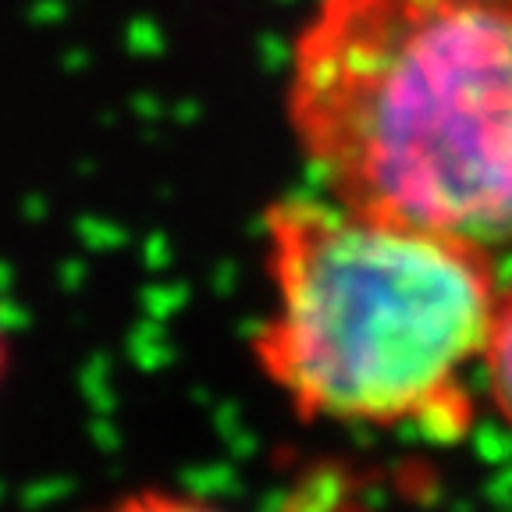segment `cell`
<instances>
[{"mask_svg":"<svg viewBox=\"0 0 512 512\" xmlns=\"http://www.w3.org/2000/svg\"><path fill=\"white\" fill-rule=\"evenodd\" d=\"M4 363H8V345H4V335H0V377H4Z\"/></svg>","mask_w":512,"mask_h":512,"instance_id":"5","label":"cell"},{"mask_svg":"<svg viewBox=\"0 0 512 512\" xmlns=\"http://www.w3.org/2000/svg\"><path fill=\"white\" fill-rule=\"evenodd\" d=\"M93 512H235L207 495H192L178 488H136L111 498Z\"/></svg>","mask_w":512,"mask_h":512,"instance_id":"4","label":"cell"},{"mask_svg":"<svg viewBox=\"0 0 512 512\" xmlns=\"http://www.w3.org/2000/svg\"><path fill=\"white\" fill-rule=\"evenodd\" d=\"M285 114L320 192L512 246V0H313Z\"/></svg>","mask_w":512,"mask_h":512,"instance_id":"2","label":"cell"},{"mask_svg":"<svg viewBox=\"0 0 512 512\" xmlns=\"http://www.w3.org/2000/svg\"><path fill=\"white\" fill-rule=\"evenodd\" d=\"M253 363L299 420L452 445L477 424L505 274L495 249L328 192L264 210Z\"/></svg>","mask_w":512,"mask_h":512,"instance_id":"1","label":"cell"},{"mask_svg":"<svg viewBox=\"0 0 512 512\" xmlns=\"http://www.w3.org/2000/svg\"><path fill=\"white\" fill-rule=\"evenodd\" d=\"M480 395H484V409L498 416L505 431L512 434V278H505L502 296H498L484 370H480Z\"/></svg>","mask_w":512,"mask_h":512,"instance_id":"3","label":"cell"}]
</instances>
